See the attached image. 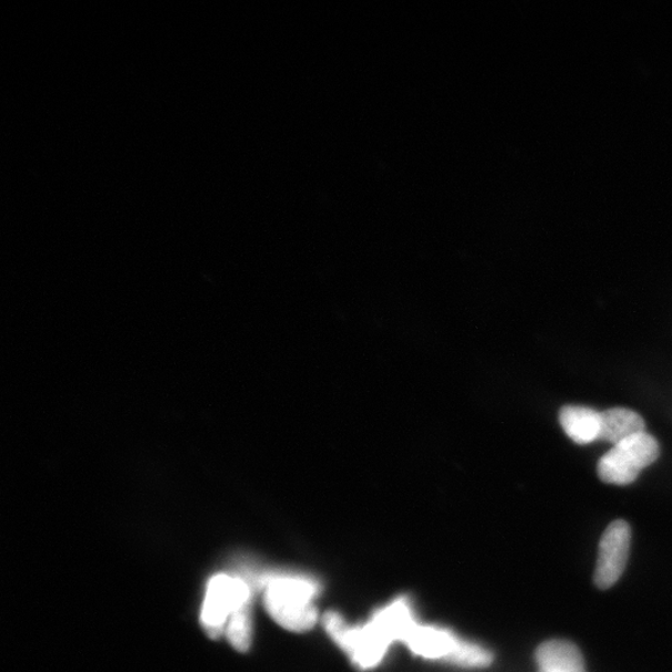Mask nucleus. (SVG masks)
Here are the masks:
<instances>
[{"label": "nucleus", "mask_w": 672, "mask_h": 672, "mask_svg": "<svg viewBox=\"0 0 672 672\" xmlns=\"http://www.w3.org/2000/svg\"><path fill=\"white\" fill-rule=\"evenodd\" d=\"M660 447L650 433L641 432L608 451L598 462V475L608 484L628 485L636 481L641 471L658 461Z\"/></svg>", "instance_id": "7ed1b4c3"}, {"label": "nucleus", "mask_w": 672, "mask_h": 672, "mask_svg": "<svg viewBox=\"0 0 672 672\" xmlns=\"http://www.w3.org/2000/svg\"><path fill=\"white\" fill-rule=\"evenodd\" d=\"M632 529L624 520L608 525L599 543L594 584L599 589L612 588L622 578L629 560Z\"/></svg>", "instance_id": "39448f33"}, {"label": "nucleus", "mask_w": 672, "mask_h": 672, "mask_svg": "<svg viewBox=\"0 0 672 672\" xmlns=\"http://www.w3.org/2000/svg\"><path fill=\"white\" fill-rule=\"evenodd\" d=\"M560 422L568 438L578 444L599 440L602 429V412L582 405H565L560 411Z\"/></svg>", "instance_id": "0eeeda50"}, {"label": "nucleus", "mask_w": 672, "mask_h": 672, "mask_svg": "<svg viewBox=\"0 0 672 672\" xmlns=\"http://www.w3.org/2000/svg\"><path fill=\"white\" fill-rule=\"evenodd\" d=\"M251 604L235 610L225 628L231 645L240 653H247L252 643Z\"/></svg>", "instance_id": "1a4fd4ad"}, {"label": "nucleus", "mask_w": 672, "mask_h": 672, "mask_svg": "<svg viewBox=\"0 0 672 672\" xmlns=\"http://www.w3.org/2000/svg\"><path fill=\"white\" fill-rule=\"evenodd\" d=\"M538 672H586L584 656L572 641H545L535 651Z\"/></svg>", "instance_id": "423d86ee"}, {"label": "nucleus", "mask_w": 672, "mask_h": 672, "mask_svg": "<svg viewBox=\"0 0 672 672\" xmlns=\"http://www.w3.org/2000/svg\"><path fill=\"white\" fill-rule=\"evenodd\" d=\"M264 606L278 625L304 633L318 622L314 604L320 593L315 579L303 574L277 573L261 578Z\"/></svg>", "instance_id": "f03ea898"}, {"label": "nucleus", "mask_w": 672, "mask_h": 672, "mask_svg": "<svg viewBox=\"0 0 672 672\" xmlns=\"http://www.w3.org/2000/svg\"><path fill=\"white\" fill-rule=\"evenodd\" d=\"M641 432H645V421L638 412L625 408H613L602 412L599 440L618 444Z\"/></svg>", "instance_id": "6e6552de"}, {"label": "nucleus", "mask_w": 672, "mask_h": 672, "mask_svg": "<svg viewBox=\"0 0 672 672\" xmlns=\"http://www.w3.org/2000/svg\"><path fill=\"white\" fill-rule=\"evenodd\" d=\"M252 602V588L245 579L229 574H217L207 584L201 612V624L207 635L219 639L225 633L227 624L235 610Z\"/></svg>", "instance_id": "20e7f679"}, {"label": "nucleus", "mask_w": 672, "mask_h": 672, "mask_svg": "<svg viewBox=\"0 0 672 672\" xmlns=\"http://www.w3.org/2000/svg\"><path fill=\"white\" fill-rule=\"evenodd\" d=\"M370 622L390 646L399 641L421 658L443 660L463 668H485L493 661L488 649L461 639L448 629L418 622L408 598H398L378 609Z\"/></svg>", "instance_id": "f257e3e1"}]
</instances>
